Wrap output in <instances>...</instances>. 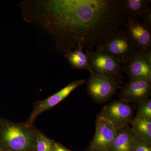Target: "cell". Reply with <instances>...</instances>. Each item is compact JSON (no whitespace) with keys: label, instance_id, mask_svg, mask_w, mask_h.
Listing matches in <instances>:
<instances>
[{"label":"cell","instance_id":"obj_21","mask_svg":"<svg viewBox=\"0 0 151 151\" xmlns=\"http://www.w3.org/2000/svg\"><path fill=\"white\" fill-rule=\"evenodd\" d=\"M97 151L95 150H93V149L89 147V148L88 149V150H87V151Z\"/></svg>","mask_w":151,"mask_h":151},{"label":"cell","instance_id":"obj_7","mask_svg":"<svg viewBox=\"0 0 151 151\" xmlns=\"http://www.w3.org/2000/svg\"><path fill=\"white\" fill-rule=\"evenodd\" d=\"M90 73L92 71L109 73L122 78L123 68L122 62L111 55L101 51L86 50Z\"/></svg>","mask_w":151,"mask_h":151},{"label":"cell","instance_id":"obj_5","mask_svg":"<svg viewBox=\"0 0 151 151\" xmlns=\"http://www.w3.org/2000/svg\"><path fill=\"white\" fill-rule=\"evenodd\" d=\"M86 80L84 79L75 80L46 99L36 102L29 118L24 124L25 126L29 127H34L36 119L40 114L53 108L62 102L68 97L71 92L84 84Z\"/></svg>","mask_w":151,"mask_h":151},{"label":"cell","instance_id":"obj_15","mask_svg":"<svg viewBox=\"0 0 151 151\" xmlns=\"http://www.w3.org/2000/svg\"><path fill=\"white\" fill-rule=\"evenodd\" d=\"M64 57L74 69L87 70L90 72L88 58L82 49H76L68 51L65 53Z\"/></svg>","mask_w":151,"mask_h":151},{"label":"cell","instance_id":"obj_16","mask_svg":"<svg viewBox=\"0 0 151 151\" xmlns=\"http://www.w3.org/2000/svg\"><path fill=\"white\" fill-rule=\"evenodd\" d=\"M53 140L39 131L36 141L34 151H52Z\"/></svg>","mask_w":151,"mask_h":151},{"label":"cell","instance_id":"obj_10","mask_svg":"<svg viewBox=\"0 0 151 151\" xmlns=\"http://www.w3.org/2000/svg\"><path fill=\"white\" fill-rule=\"evenodd\" d=\"M117 130L104 116L98 114L95 132L89 147L97 151H108L117 134Z\"/></svg>","mask_w":151,"mask_h":151},{"label":"cell","instance_id":"obj_17","mask_svg":"<svg viewBox=\"0 0 151 151\" xmlns=\"http://www.w3.org/2000/svg\"><path fill=\"white\" fill-rule=\"evenodd\" d=\"M138 104L137 111L147 119L151 120V99L148 98Z\"/></svg>","mask_w":151,"mask_h":151},{"label":"cell","instance_id":"obj_1","mask_svg":"<svg viewBox=\"0 0 151 151\" xmlns=\"http://www.w3.org/2000/svg\"><path fill=\"white\" fill-rule=\"evenodd\" d=\"M18 6L25 21L43 28L64 53L100 47L127 19L123 0H25Z\"/></svg>","mask_w":151,"mask_h":151},{"label":"cell","instance_id":"obj_2","mask_svg":"<svg viewBox=\"0 0 151 151\" xmlns=\"http://www.w3.org/2000/svg\"><path fill=\"white\" fill-rule=\"evenodd\" d=\"M39 131L0 117V151H34Z\"/></svg>","mask_w":151,"mask_h":151},{"label":"cell","instance_id":"obj_3","mask_svg":"<svg viewBox=\"0 0 151 151\" xmlns=\"http://www.w3.org/2000/svg\"><path fill=\"white\" fill-rule=\"evenodd\" d=\"M122 83L121 77L92 71L86 83V91L94 102L101 104L111 100Z\"/></svg>","mask_w":151,"mask_h":151},{"label":"cell","instance_id":"obj_20","mask_svg":"<svg viewBox=\"0 0 151 151\" xmlns=\"http://www.w3.org/2000/svg\"><path fill=\"white\" fill-rule=\"evenodd\" d=\"M142 19L143 21V22L145 24L150 26L151 24V9L146 14Z\"/></svg>","mask_w":151,"mask_h":151},{"label":"cell","instance_id":"obj_11","mask_svg":"<svg viewBox=\"0 0 151 151\" xmlns=\"http://www.w3.org/2000/svg\"><path fill=\"white\" fill-rule=\"evenodd\" d=\"M151 95V81L141 80L125 83L121 88L120 100L138 104L148 99Z\"/></svg>","mask_w":151,"mask_h":151},{"label":"cell","instance_id":"obj_18","mask_svg":"<svg viewBox=\"0 0 151 151\" xmlns=\"http://www.w3.org/2000/svg\"><path fill=\"white\" fill-rule=\"evenodd\" d=\"M131 151H151V144L137 138Z\"/></svg>","mask_w":151,"mask_h":151},{"label":"cell","instance_id":"obj_8","mask_svg":"<svg viewBox=\"0 0 151 151\" xmlns=\"http://www.w3.org/2000/svg\"><path fill=\"white\" fill-rule=\"evenodd\" d=\"M123 65V71L130 81H151V50L146 52H137Z\"/></svg>","mask_w":151,"mask_h":151},{"label":"cell","instance_id":"obj_12","mask_svg":"<svg viewBox=\"0 0 151 151\" xmlns=\"http://www.w3.org/2000/svg\"><path fill=\"white\" fill-rule=\"evenodd\" d=\"M130 128L136 137L151 144V120L137 111L130 123Z\"/></svg>","mask_w":151,"mask_h":151},{"label":"cell","instance_id":"obj_22","mask_svg":"<svg viewBox=\"0 0 151 151\" xmlns=\"http://www.w3.org/2000/svg\"></svg>","mask_w":151,"mask_h":151},{"label":"cell","instance_id":"obj_13","mask_svg":"<svg viewBox=\"0 0 151 151\" xmlns=\"http://www.w3.org/2000/svg\"><path fill=\"white\" fill-rule=\"evenodd\" d=\"M137 138L130 127L117 130L116 137L108 151H131Z\"/></svg>","mask_w":151,"mask_h":151},{"label":"cell","instance_id":"obj_9","mask_svg":"<svg viewBox=\"0 0 151 151\" xmlns=\"http://www.w3.org/2000/svg\"><path fill=\"white\" fill-rule=\"evenodd\" d=\"M123 25L138 51L146 52L151 50L150 27L138 19L126 15Z\"/></svg>","mask_w":151,"mask_h":151},{"label":"cell","instance_id":"obj_4","mask_svg":"<svg viewBox=\"0 0 151 151\" xmlns=\"http://www.w3.org/2000/svg\"><path fill=\"white\" fill-rule=\"evenodd\" d=\"M96 50L115 57L122 64L128 61L138 51L127 31L121 28L113 32L105 43Z\"/></svg>","mask_w":151,"mask_h":151},{"label":"cell","instance_id":"obj_6","mask_svg":"<svg viewBox=\"0 0 151 151\" xmlns=\"http://www.w3.org/2000/svg\"><path fill=\"white\" fill-rule=\"evenodd\" d=\"M134 111V105L119 99L105 105L100 114L109 120L118 130L130 127Z\"/></svg>","mask_w":151,"mask_h":151},{"label":"cell","instance_id":"obj_19","mask_svg":"<svg viewBox=\"0 0 151 151\" xmlns=\"http://www.w3.org/2000/svg\"><path fill=\"white\" fill-rule=\"evenodd\" d=\"M52 151H71L60 143L53 141Z\"/></svg>","mask_w":151,"mask_h":151},{"label":"cell","instance_id":"obj_14","mask_svg":"<svg viewBox=\"0 0 151 151\" xmlns=\"http://www.w3.org/2000/svg\"><path fill=\"white\" fill-rule=\"evenodd\" d=\"M149 0H123V6L126 15L132 18L142 19L151 10Z\"/></svg>","mask_w":151,"mask_h":151}]
</instances>
